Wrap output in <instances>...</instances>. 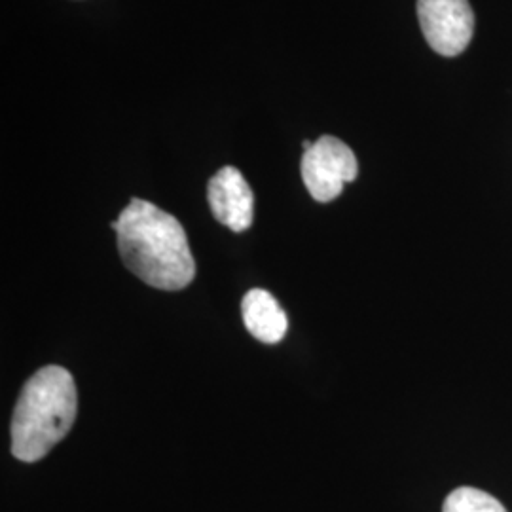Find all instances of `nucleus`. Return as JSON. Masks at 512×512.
I'll use <instances>...</instances> for the list:
<instances>
[{
    "instance_id": "obj_1",
    "label": "nucleus",
    "mask_w": 512,
    "mask_h": 512,
    "mask_svg": "<svg viewBox=\"0 0 512 512\" xmlns=\"http://www.w3.org/2000/svg\"><path fill=\"white\" fill-rule=\"evenodd\" d=\"M110 226L126 268L150 287L181 291L194 281L196 262L186 232L164 209L133 198Z\"/></svg>"
},
{
    "instance_id": "obj_2",
    "label": "nucleus",
    "mask_w": 512,
    "mask_h": 512,
    "mask_svg": "<svg viewBox=\"0 0 512 512\" xmlns=\"http://www.w3.org/2000/svg\"><path fill=\"white\" fill-rule=\"evenodd\" d=\"M78 393L73 374L48 365L23 385L12 418V454L25 463L44 458L73 427Z\"/></svg>"
},
{
    "instance_id": "obj_3",
    "label": "nucleus",
    "mask_w": 512,
    "mask_h": 512,
    "mask_svg": "<svg viewBox=\"0 0 512 512\" xmlns=\"http://www.w3.org/2000/svg\"><path fill=\"white\" fill-rule=\"evenodd\" d=\"M302 179L315 202L336 200L344 186L359 175V164L353 150L332 135H323L302 156Z\"/></svg>"
},
{
    "instance_id": "obj_4",
    "label": "nucleus",
    "mask_w": 512,
    "mask_h": 512,
    "mask_svg": "<svg viewBox=\"0 0 512 512\" xmlns=\"http://www.w3.org/2000/svg\"><path fill=\"white\" fill-rule=\"evenodd\" d=\"M418 19L427 44L444 57L467 50L475 33L469 0H418Z\"/></svg>"
},
{
    "instance_id": "obj_5",
    "label": "nucleus",
    "mask_w": 512,
    "mask_h": 512,
    "mask_svg": "<svg viewBox=\"0 0 512 512\" xmlns=\"http://www.w3.org/2000/svg\"><path fill=\"white\" fill-rule=\"evenodd\" d=\"M207 202L220 224L234 232H245L253 224V190L241 171L228 165L211 177L207 186Z\"/></svg>"
},
{
    "instance_id": "obj_6",
    "label": "nucleus",
    "mask_w": 512,
    "mask_h": 512,
    "mask_svg": "<svg viewBox=\"0 0 512 512\" xmlns=\"http://www.w3.org/2000/svg\"><path fill=\"white\" fill-rule=\"evenodd\" d=\"M241 313L245 329L264 344H277L283 340L289 321L275 296L264 289H253L243 296Z\"/></svg>"
},
{
    "instance_id": "obj_7",
    "label": "nucleus",
    "mask_w": 512,
    "mask_h": 512,
    "mask_svg": "<svg viewBox=\"0 0 512 512\" xmlns=\"http://www.w3.org/2000/svg\"><path fill=\"white\" fill-rule=\"evenodd\" d=\"M442 512H507V509L494 495L471 486H461L446 497Z\"/></svg>"
}]
</instances>
